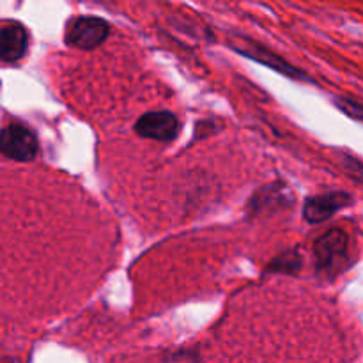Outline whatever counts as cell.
<instances>
[{
  "label": "cell",
  "instance_id": "1",
  "mask_svg": "<svg viewBox=\"0 0 363 363\" xmlns=\"http://www.w3.org/2000/svg\"><path fill=\"white\" fill-rule=\"evenodd\" d=\"M315 268L319 275L333 279L344 272L350 257V238L344 230L332 229L314 243Z\"/></svg>",
  "mask_w": 363,
  "mask_h": 363
},
{
  "label": "cell",
  "instance_id": "2",
  "mask_svg": "<svg viewBox=\"0 0 363 363\" xmlns=\"http://www.w3.org/2000/svg\"><path fill=\"white\" fill-rule=\"evenodd\" d=\"M0 147L6 158L14 162H30L38 155L39 142L30 128L20 123H11L2 130Z\"/></svg>",
  "mask_w": 363,
  "mask_h": 363
},
{
  "label": "cell",
  "instance_id": "3",
  "mask_svg": "<svg viewBox=\"0 0 363 363\" xmlns=\"http://www.w3.org/2000/svg\"><path fill=\"white\" fill-rule=\"evenodd\" d=\"M110 25L103 18L80 16L67 25L66 43L80 50H94L106 41Z\"/></svg>",
  "mask_w": 363,
  "mask_h": 363
},
{
  "label": "cell",
  "instance_id": "4",
  "mask_svg": "<svg viewBox=\"0 0 363 363\" xmlns=\"http://www.w3.org/2000/svg\"><path fill=\"white\" fill-rule=\"evenodd\" d=\"M135 131L142 138L158 142L176 140L181 131V123L172 112H147L135 123Z\"/></svg>",
  "mask_w": 363,
  "mask_h": 363
},
{
  "label": "cell",
  "instance_id": "5",
  "mask_svg": "<svg viewBox=\"0 0 363 363\" xmlns=\"http://www.w3.org/2000/svg\"><path fill=\"white\" fill-rule=\"evenodd\" d=\"M351 202H353V197L344 191H332V194L308 197L303 204V218L308 223H323L332 218L339 209L350 206Z\"/></svg>",
  "mask_w": 363,
  "mask_h": 363
},
{
  "label": "cell",
  "instance_id": "6",
  "mask_svg": "<svg viewBox=\"0 0 363 363\" xmlns=\"http://www.w3.org/2000/svg\"><path fill=\"white\" fill-rule=\"evenodd\" d=\"M243 41H245L243 45L233 46L238 53H241V55L248 57V59L255 60V62H259V64H264V66L272 67V69L279 71V73H284L286 77L300 78V80L311 82V78H308L307 74L301 73L298 67H294L293 64H289L287 60H284L282 57H279L277 53L269 52L268 48H264V46L257 45V43H254V41H247V39H243Z\"/></svg>",
  "mask_w": 363,
  "mask_h": 363
},
{
  "label": "cell",
  "instance_id": "7",
  "mask_svg": "<svg viewBox=\"0 0 363 363\" xmlns=\"http://www.w3.org/2000/svg\"><path fill=\"white\" fill-rule=\"evenodd\" d=\"M28 46L27 28L18 21L4 23L0 28V59L2 62H18L25 55Z\"/></svg>",
  "mask_w": 363,
  "mask_h": 363
},
{
  "label": "cell",
  "instance_id": "8",
  "mask_svg": "<svg viewBox=\"0 0 363 363\" xmlns=\"http://www.w3.org/2000/svg\"><path fill=\"white\" fill-rule=\"evenodd\" d=\"M293 202V195L287 190L286 184L277 183L269 184V186L261 188L257 194L252 197L250 201V213L252 215H259V213H264L268 209H275L277 206L279 208H286V204H291Z\"/></svg>",
  "mask_w": 363,
  "mask_h": 363
},
{
  "label": "cell",
  "instance_id": "9",
  "mask_svg": "<svg viewBox=\"0 0 363 363\" xmlns=\"http://www.w3.org/2000/svg\"><path fill=\"white\" fill-rule=\"evenodd\" d=\"M301 266H303V259L301 254L296 250H289L286 254L279 255L272 261V264L268 266L269 273H286V275H296L300 273Z\"/></svg>",
  "mask_w": 363,
  "mask_h": 363
},
{
  "label": "cell",
  "instance_id": "10",
  "mask_svg": "<svg viewBox=\"0 0 363 363\" xmlns=\"http://www.w3.org/2000/svg\"><path fill=\"white\" fill-rule=\"evenodd\" d=\"M337 106L342 108L344 113H347L350 117H354V119L363 121V105L362 103L354 101V99H339L337 101Z\"/></svg>",
  "mask_w": 363,
  "mask_h": 363
},
{
  "label": "cell",
  "instance_id": "11",
  "mask_svg": "<svg viewBox=\"0 0 363 363\" xmlns=\"http://www.w3.org/2000/svg\"><path fill=\"white\" fill-rule=\"evenodd\" d=\"M346 167L351 170V172H353V176L357 177V179L363 181V165L360 162H358V160L347 158L346 160Z\"/></svg>",
  "mask_w": 363,
  "mask_h": 363
}]
</instances>
